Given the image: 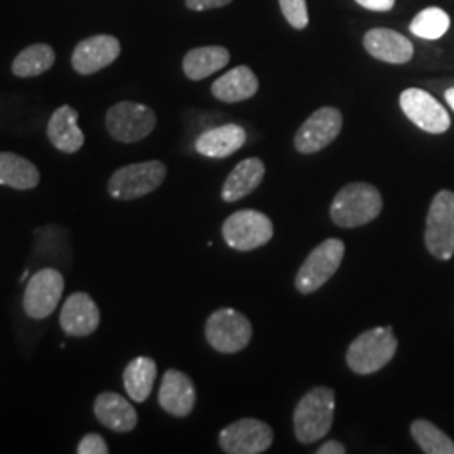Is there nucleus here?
I'll return each instance as SVG.
<instances>
[{"label": "nucleus", "instance_id": "obj_1", "mask_svg": "<svg viewBox=\"0 0 454 454\" xmlns=\"http://www.w3.org/2000/svg\"><path fill=\"white\" fill-rule=\"evenodd\" d=\"M333 416L335 392L330 387H315L309 390L294 409V436L303 444H311L325 438L332 429Z\"/></svg>", "mask_w": 454, "mask_h": 454}, {"label": "nucleus", "instance_id": "obj_2", "mask_svg": "<svg viewBox=\"0 0 454 454\" xmlns=\"http://www.w3.org/2000/svg\"><path fill=\"white\" fill-rule=\"evenodd\" d=\"M382 212V195L365 182L345 185L330 206L332 221L340 227H360L372 223Z\"/></svg>", "mask_w": 454, "mask_h": 454}, {"label": "nucleus", "instance_id": "obj_3", "mask_svg": "<svg viewBox=\"0 0 454 454\" xmlns=\"http://www.w3.org/2000/svg\"><path fill=\"white\" fill-rule=\"evenodd\" d=\"M397 339L390 326H375L350 343L347 364L358 375H369L384 369L395 356Z\"/></svg>", "mask_w": 454, "mask_h": 454}, {"label": "nucleus", "instance_id": "obj_4", "mask_svg": "<svg viewBox=\"0 0 454 454\" xmlns=\"http://www.w3.org/2000/svg\"><path fill=\"white\" fill-rule=\"evenodd\" d=\"M167 167L160 160L131 163L118 168L108 180V194L118 200H133L157 191L165 180Z\"/></svg>", "mask_w": 454, "mask_h": 454}, {"label": "nucleus", "instance_id": "obj_5", "mask_svg": "<svg viewBox=\"0 0 454 454\" xmlns=\"http://www.w3.org/2000/svg\"><path fill=\"white\" fill-rule=\"evenodd\" d=\"M424 241L436 260L448 261L454 254V192L441 191L431 202Z\"/></svg>", "mask_w": 454, "mask_h": 454}, {"label": "nucleus", "instance_id": "obj_6", "mask_svg": "<svg viewBox=\"0 0 454 454\" xmlns=\"http://www.w3.org/2000/svg\"><path fill=\"white\" fill-rule=\"evenodd\" d=\"M251 337V322L238 309H217L206 322V339L212 348L221 354L241 352L249 345Z\"/></svg>", "mask_w": 454, "mask_h": 454}, {"label": "nucleus", "instance_id": "obj_7", "mask_svg": "<svg viewBox=\"0 0 454 454\" xmlns=\"http://www.w3.org/2000/svg\"><path fill=\"white\" fill-rule=\"evenodd\" d=\"M343 256L345 244L340 239L332 238L318 244L298 270V275L294 279L298 292L309 294L320 290L325 283L339 271Z\"/></svg>", "mask_w": 454, "mask_h": 454}, {"label": "nucleus", "instance_id": "obj_8", "mask_svg": "<svg viewBox=\"0 0 454 454\" xmlns=\"http://www.w3.org/2000/svg\"><path fill=\"white\" fill-rule=\"evenodd\" d=\"M275 234L271 219L260 211L244 209L229 215L223 224V238L229 247L253 251L271 241Z\"/></svg>", "mask_w": 454, "mask_h": 454}, {"label": "nucleus", "instance_id": "obj_9", "mask_svg": "<svg viewBox=\"0 0 454 454\" xmlns=\"http://www.w3.org/2000/svg\"><path fill=\"white\" fill-rule=\"evenodd\" d=\"M106 130L116 142L135 144L146 138L157 125V116L152 108L133 101L114 105L106 118Z\"/></svg>", "mask_w": 454, "mask_h": 454}, {"label": "nucleus", "instance_id": "obj_10", "mask_svg": "<svg viewBox=\"0 0 454 454\" xmlns=\"http://www.w3.org/2000/svg\"><path fill=\"white\" fill-rule=\"evenodd\" d=\"M65 292V278L54 270L44 268L29 279L24 293V311L34 320L48 318L58 309Z\"/></svg>", "mask_w": 454, "mask_h": 454}, {"label": "nucleus", "instance_id": "obj_11", "mask_svg": "<svg viewBox=\"0 0 454 454\" xmlns=\"http://www.w3.org/2000/svg\"><path fill=\"white\" fill-rule=\"evenodd\" d=\"M219 444L227 454L264 453L273 444V431L260 419H239L221 431Z\"/></svg>", "mask_w": 454, "mask_h": 454}, {"label": "nucleus", "instance_id": "obj_12", "mask_svg": "<svg viewBox=\"0 0 454 454\" xmlns=\"http://www.w3.org/2000/svg\"><path fill=\"white\" fill-rule=\"evenodd\" d=\"M401 108L407 118L427 133H444L451 127V118L436 98L419 88H409L401 95Z\"/></svg>", "mask_w": 454, "mask_h": 454}, {"label": "nucleus", "instance_id": "obj_13", "mask_svg": "<svg viewBox=\"0 0 454 454\" xmlns=\"http://www.w3.org/2000/svg\"><path fill=\"white\" fill-rule=\"evenodd\" d=\"M341 114L337 108L325 106L317 110L300 127L294 137V146L300 153H317L330 145L341 131Z\"/></svg>", "mask_w": 454, "mask_h": 454}, {"label": "nucleus", "instance_id": "obj_14", "mask_svg": "<svg viewBox=\"0 0 454 454\" xmlns=\"http://www.w3.org/2000/svg\"><path fill=\"white\" fill-rule=\"evenodd\" d=\"M121 46L120 41L114 35H93L82 41L71 58V63L76 73L80 74H95L103 67L112 65L120 56Z\"/></svg>", "mask_w": 454, "mask_h": 454}, {"label": "nucleus", "instance_id": "obj_15", "mask_svg": "<svg viewBox=\"0 0 454 454\" xmlns=\"http://www.w3.org/2000/svg\"><path fill=\"white\" fill-rule=\"evenodd\" d=\"M99 309L88 293H73L61 309L59 324L69 337H88L99 326Z\"/></svg>", "mask_w": 454, "mask_h": 454}, {"label": "nucleus", "instance_id": "obj_16", "mask_svg": "<svg viewBox=\"0 0 454 454\" xmlns=\"http://www.w3.org/2000/svg\"><path fill=\"white\" fill-rule=\"evenodd\" d=\"M194 382L187 373L170 369L163 373L162 384L159 390V404L165 412L176 418H187L194 411Z\"/></svg>", "mask_w": 454, "mask_h": 454}, {"label": "nucleus", "instance_id": "obj_17", "mask_svg": "<svg viewBox=\"0 0 454 454\" xmlns=\"http://www.w3.org/2000/svg\"><path fill=\"white\" fill-rule=\"evenodd\" d=\"M364 46L375 59L390 65H406L414 54L412 43L392 29H371L364 37Z\"/></svg>", "mask_w": 454, "mask_h": 454}, {"label": "nucleus", "instance_id": "obj_18", "mask_svg": "<svg viewBox=\"0 0 454 454\" xmlns=\"http://www.w3.org/2000/svg\"><path fill=\"white\" fill-rule=\"evenodd\" d=\"M98 421L114 433H130L138 424V414L130 403L116 392H101L95 401Z\"/></svg>", "mask_w": 454, "mask_h": 454}, {"label": "nucleus", "instance_id": "obj_19", "mask_svg": "<svg viewBox=\"0 0 454 454\" xmlns=\"http://www.w3.org/2000/svg\"><path fill=\"white\" fill-rule=\"evenodd\" d=\"M80 114L69 105L59 106L49 118L48 138L54 148L65 153H76L84 145V133L78 125Z\"/></svg>", "mask_w": 454, "mask_h": 454}, {"label": "nucleus", "instance_id": "obj_20", "mask_svg": "<svg viewBox=\"0 0 454 454\" xmlns=\"http://www.w3.org/2000/svg\"><path fill=\"white\" fill-rule=\"evenodd\" d=\"M246 144V131L243 127L229 123L204 131L195 140V150L211 159H226L236 153Z\"/></svg>", "mask_w": 454, "mask_h": 454}, {"label": "nucleus", "instance_id": "obj_21", "mask_svg": "<svg viewBox=\"0 0 454 454\" xmlns=\"http://www.w3.org/2000/svg\"><path fill=\"white\" fill-rule=\"evenodd\" d=\"M260 90L256 74L247 66H238L227 71L212 84V95L224 103H238L254 97Z\"/></svg>", "mask_w": 454, "mask_h": 454}, {"label": "nucleus", "instance_id": "obj_22", "mask_svg": "<svg viewBox=\"0 0 454 454\" xmlns=\"http://www.w3.org/2000/svg\"><path fill=\"white\" fill-rule=\"evenodd\" d=\"M264 172H266L264 163L256 157H251L238 163L223 185V192H221L223 200L236 202L246 195L251 194L253 191H256L264 179Z\"/></svg>", "mask_w": 454, "mask_h": 454}, {"label": "nucleus", "instance_id": "obj_23", "mask_svg": "<svg viewBox=\"0 0 454 454\" xmlns=\"http://www.w3.org/2000/svg\"><path fill=\"white\" fill-rule=\"evenodd\" d=\"M39 180L41 174L31 160L12 152H0V185L31 191L39 185Z\"/></svg>", "mask_w": 454, "mask_h": 454}, {"label": "nucleus", "instance_id": "obj_24", "mask_svg": "<svg viewBox=\"0 0 454 454\" xmlns=\"http://www.w3.org/2000/svg\"><path fill=\"white\" fill-rule=\"evenodd\" d=\"M231 59V54L226 48L221 46H206L189 51L184 58V73L189 80L200 82L204 78H209L219 69L226 67Z\"/></svg>", "mask_w": 454, "mask_h": 454}, {"label": "nucleus", "instance_id": "obj_25", "mask_svg": "<svg viewBox=\"0 0 454 454\" xmlns=\"http://www.w3.org/2000/svg\"><path fill=\"white\" fill-rule=\"evenodd\" d=\"M157 379V364L150 357L131 360L123 372V386L135 403H145Z\"/></svg>", "mask_w": 454, "mask_h": 454}, {"label": "nucleus", "instance_id": "obj_26", "mask_svg": "<svg viewBox=\"0 0 454 454\" xmlns=\"http://www.w3.org/2000/svg\"><path fill=\"white\" fill-rule=\"evenodd\" d=\"M54 61L56 54L49 44H33L19 52L12 63V73L19 78H34L49 71Z\"/></svg>", "mask_w": 454, "mask_h": 454}, {"label": "nucleus", "instance_id": "obj_27", "mask_svg": "<svg viewBox=\"0 0 454 454\" xmlns=\"http://www.w3.org/2000/svg\"><path fill=\"white\" fill-rule=\"evenodd\" d=\"M411 433L424 453L454 454L453 439L444 434L433 422L418 419L411 424Z\"/></svg>", "mask_w": 454, "mask_h": 454}, {"label": "nucleus", "instance_id": "obj_28", "mask_svg": "<svg viewBox=\"0 0 454 454\" xmlns=\"http://www.w3.org/2000/svg\"><path fill=\"white\" fill-rule=\"evenodd\" d=\"M450 24H451L450 16L442 9L429 7V9H424L422 12L412 19L411 33L421 37V39L436 41V39L448 33Z\"/></svg>", "mask_w": 454, "mask_h": 454}, {"label": "nucleus", "instance_id": "obj_29", "mask_svg": "<svg viewBox=\"0 0 454 454\" xmlns=\"http://www.w3.org/2000/svg\"><path fill=\"white\" fill-rule=\"evenodd\" d=\"M279 5L294 29H305L309 26L307 0H279Z\"/></svg>", "mask_w": 454, "mask_h": 454}, {"label": "nucleus", "instance_id": "obj_30", "mask_svg": "<svg viewBox=\"0 0 454 454\" xmlns=\"http://www.w3.org/2000/svg\"><path fill=\"white\" fill-rule=\"evenodd\" d=\"M78 454H108L110 448L106 441L101 438L97 433H90L80 441L78 444Z\"/></svg>", "mask_w": 454, "mask_h": 454}, {"label": "nucleus", "instance_id": "obj_31", "mask_svg": "<svg viewBox=\"0 0 454 454\" xmlns=\"http://www.w3.org/2000/svg\"><path fill=\"white\" fill-rule=\"evenodd\" d=\"M232 0H185L187 7L191 11H209V9H217V7H224L227 4H231Z\"/></svg>", "mask_w": 454, "mask_h": 454}, {"label": "nucleus", "instance_id": "obj_32", "mask_svg": "<svg viewBox=\"0 0 454 454\" xmlns=\"http://www.w3.org/2000/svg\"><path fill=\"white\" fill-rule=\"evenodd\" d=\"M356 2L358 5L375 12H387L395 5V0H356Z\"/></svg>", "mask_w": 454, "mask_h": 454}, {"label": "nucleus", "instance_id": "obj_33", "mask_svg": "<svg viewBox=\"0 0 454 454\" xmlns=\"http://www.w3.org/2000/svg\"><path fill=\"white\" fill-rule=\"evenodd\" d=\"M345 448L339 441H326L322 448L317 450V454H345Z\"/></svg>", "mask_w": 454, "mask_h": 454}, {"label": "nucleus", "instance_id": "obj_34", "mask_svg": "<svg viewBox=\"0 0 454 454\" xmlns=\"http://www.w3.org/2000/svg\"><path fill=\"white\" fill-rule=\"evenodd\" d=\"M444 98H446V101H448V105L453 108L454 112V88H450L446 93H444Z\"/></svg>", "mask_w": 454, "mask_h": 454}]
</instances>
